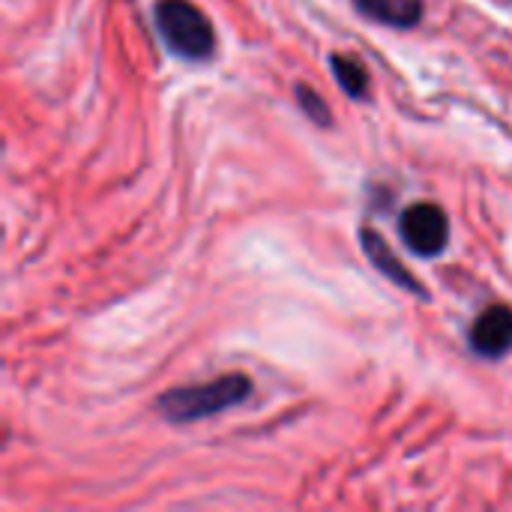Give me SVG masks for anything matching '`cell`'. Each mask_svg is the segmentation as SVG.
Masks as SVG:
<instances>
[{"label":"cell","instance_id":"6da1fadb","mask_svg":"<svg viewBox=\"0 0 512 512\" xmlns=\"http://www.w3.org/2000/svg\"><path fill=\"white\" fill-rule=\"evenodd\" d=\"M252 393V381L246 375H222L216 381L198 384V387H180L165 393L156 408L171 423H195L216 417L240 402H246Z\"/></svg>","mask_w":512,"mask_h":512},{"label":"cell","instance_id":"7a4b0ae2","mask_svg":"<svg viewBox=\"0 0 512 512\" xmlns=\"http://www.w3.org/2000/svg\"><path fill=\"white\" fill-rule=\"evenodd\" d=\"M156 27L165 45L186 60H207L216 48V33L210 18L189 0H159Z\"/></svg>","mask_w":512,"mask_h":512},{"label":"cell","instance_id":"3957f363","mask_svg":"<svg viewBox=\"0 0 512 512\" xmlns=\"http://www.w3.org/2000/svg\"><path fill=\"white\" fill-rule=\"evenodd\" d=\"M399 231H402V240L411 252L423 255V258H432V255H441L450 243V222H447V213L435 204H414L402 213V222H399Z\"/></svg>","mask_w":512,"mask_h":512},{"label":"cell","instance_id":"277c9868","mask_svg":"<svg viewBox=\"0 0 512 512\" xmlns=\"http://www.w3.org/2000/svg\"><path fill=\"white\" fill-rule=\"evenodd\" d=\"M471 348L480 357L501 360L512 351V306H489L471 327Z\"/></svg>","mask_w":512,"mask_h":512},{"label":"cell","instance_id":"5b68a950","mask_svg":"<svg viewBox=\"0 0 512 512\" xmlns=\"http://www.w3.org/2000/svg\"><path fill=\"white\" fill-rule=\"evenodd\" d=\"M360 240H363V246H366V255H369V261L390 279V282H396V285H402V288H408V291H414L417 297H426V288L408 273V267L393 255V249L387 246V240L384 237H378L372 228H363L360 231Z\"/></svg>","mask_w":512,"mask_h":512},{"label":"cell","instance_id":"8992f818","mask_svg":"<svg viewBox=\"0 0 512 512\" xmlns=\"http://www.w3.org/2000/svg\"><path fill=\"white\" fill-rule=\"evenodd\" d=\"M363 15L372 21H381L387 27H417L423 18V0H354Z\"/></svg>","mask_w":512,"mask_h":512},{"label":"cell","instance_id":"52a82bcc","mask_svg":"<svg viewBox=\"0 0 512 512\" xmlns=\"http://www.w3.org/2000/svg\"><path fill=\"white\" fill-rule=\"evenodd\" d=\"M330 66H333V75H336V81L342 84V90L348 96L360 99V96L369 93V72H366V66L360 60H351L345 54H333Z\"/></svg>","mask_w":512,"mask_h":512},{"label":"cell","instance_id":"ba28073f","mask_svg":"<svg viewBox=\"0 0 512 512\" xmlns=\"http://www.w3.org/2000/svg\"><path fill=\"white\" fill-rule=\"evenodd\" d=\"M297 99H300V108L318 123V126H330L333 123V117H330V108L324 105V99L315 93V90H309V87H297Z\"/></svg>","mask_w":512,"mask_h":512}]
</instances>
